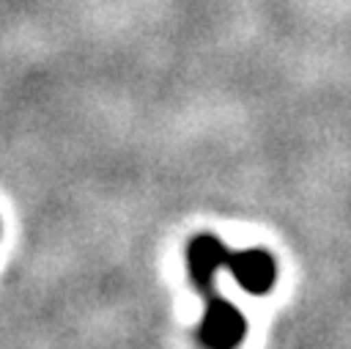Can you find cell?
Segmentation results:
<instances>
[{
  "instance_id": "6da1fadb",
  "label": "cell",
  "mask_w": 351,
  "mask_h": 349,
  "mask_svg": "<svg viewBox=\"0 0 351 349\" xmlns=\"http://www.w3.org/2000/svg\"><path fill=\"white\" fill-rule=\"evenodd\" d=\"M203 319L197 327V338L206 349H236L247 335L244 313L217 294V286L203 289Z\"/></svg>"
},
{
  "instance_id": "7a4b0ae2",
  "label": "cell",
  "mask_w": 351,
  "mask_h": 349,
  "mask_svg": "<svg viewBox=\"0 0 351 349\" xmlns=\"http://www.w3.org/2000/svg\"><path fill=\"white\" fill-rule=\"evenodd\" d=\"M225 269L236 278V283L247 294H266L277 280V264H274L271 253H266L261 247L230 250Z\"/></svg>"
}]
</instances>
